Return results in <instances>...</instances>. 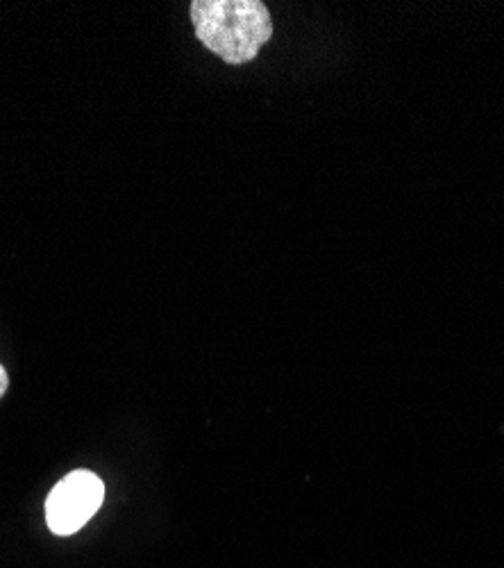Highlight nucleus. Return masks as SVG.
I'll return each instance as SVG.
<instances>
[{
    "mask_svg": "<svg viewBox=\"0 0 504 568\" xmlns=\"http://www.w3.org/2000/svg\"><path fill=\"white\" fill-rule=\"evenodd\" d=\"M192 21L205 49L233 67L253 62L272 37L261 0H194Z\"/></svg>",
    "mask_w": 504,
    "mask_h": 568,
    "instance_id": "obj_1",
    "label": "nucleus"
},
{
    "mask_svg": "<svg viewBox=\"0 0 504 568\" xmlns=\"http://www.w3.org/2000/svg\"><path fill=\"white\" fill-rule=\"evenodd\" d=\"M105 500V485L91 470H73L45 498V524L53 535L71 537L96 516Z\"/></svg>",
    "mask_w": 504,
    "mask_h": 568,
    "instance_id": "obj_2",
    "label": "nucleus"
},
{
    "mask_svg": "<svg viewBox=\"0 0 504 568\" xmlns=\"http://www.w3.org/2000/svg\"><path fill=\"white\" fill-rule=\"evenodd\" d=\"M8 387H10V375L6 371V366L0 364V398H3L8 394Z\"/></svg>",
    "mask_w": 504,
    "mask_h": 568,
    "instance_id": "obj_3",
    "label": "nucleus"
}]
</instances>
